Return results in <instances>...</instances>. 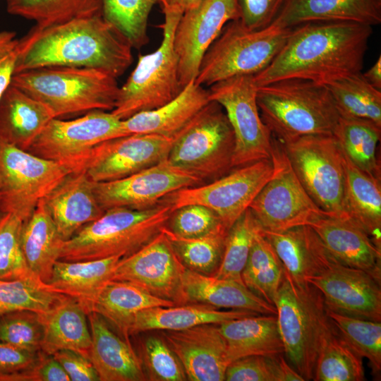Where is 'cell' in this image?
<instances>
[{
    "mask_svg": "<svg viewBox=\"0 0 381 381\" xmlns=\"http://www.w3.org/2000/svg\"><path fill=\"white\" fill-rule=\"evenodd\" d=\"M372 26L345 21L306 23L291 29L279 52L253 75L257 87L284 79L327 85L361 72Z\"/></svg>",
    "mask_w": 381,
    "mask_h": 381,
    "instance_id": "6da1fadb",
    "label": "cell"
},
{
    "mask_svg": "<svg viewBox=\"0 0 381 381\" xmlns=\"http://www.w3.org/2000/svg\"><path fill=\"white\" fill-rule=\"evenodd\" d=\"M133 47L102 16L34 26L20 40L15 73L44 67L95 68L115 78L133 62Z\"/></svg>",
    "mask_w": 381,
    "mask_h": 381,
    "instance_id": "7a4b0ae2",
    "label": "cell"
},
{
    "mask_svg": "<svg viewBox=\"0 0 381 381\" xmlns=\"http://www.w3.org/2000/svg\"><path fill=\"white\" fill-rule=\"evenodd\" d=\"M257 103L263 123L282 143L313 135H333L339 114L324 85L284 79L258 87Z\"/></svg>",
    "mask_w": 381,
    "mask_h": 381,
    "instance_id": "3957f363",
    "label": "cell"
},
{
    "mask_svg": "<svg viewBox=\"0 0 381 381\" xmlns=\"http://www.w3.org/2000/svg\"><path fill=\"white\" fill-rule=\"evenodd\" d=\"M11 85L48 107L55 118L111 111L118 97L116 78L88 68L44 67L15 73Z\"/></svg>",
    "mask_w": 381,
    "mask_h": 381,
    "instance_id": "277c9868",
    "label": "cell"
},
{
    "mask_svg": "<svg viewBox=\"0 0 381 381\" xmlns=\"http://www.w3.org/2000/svg\"><path fill=\"white\" fill-rule=\"evenodd\" d=\"M172 209L159 205L142 210L114 207L64 241L59 259L83 261L128 256L157 236Z\"/></svg>",
    "mask_w": 381,
    "mask_h": 381,
    "instance_id": "5b68a950",
    "label": "cell"
},
{
    "mask_svg": "<svg viewBox=\"0 0 381 381\" xmlns=\"http://www.w3.org/2000/svg\"><path fill=\"white\" fill-rule=\"evenodd\" d=\"M274 306L288 363L304 380H313L320 349L334 329L322 293L308 282L296 284L285 270Z\"/></svg>",
    "mask_w": 381,
    "mask_h": 381,
    "instance_id": "8992f818",
    "label": "cell"
},
{
    "mask_svg": "<svg viewBox=\"0 0 381 381\" xmlns=\"http://www.w3.org/2000/svg\"><path fill=\"white\" fill-rule=\"evenodd\" d=\"M291 29L273 22L254 30L240 19L229 21L205 52L195 83L211 86L232 77L260 72L279 52Z\"/></svg>",
    "mask_w": 381,
    "mask_h": 381,
    "instance_id": "52a82bcc",
    "label": "cell"
},
{
    "mask_svg": "<svg viewBox=\"0 0 381 381\" xmlns=\"http://www.w3.org/2000/svg\"><path fill=\"white\" fill-rule=\"evenodd\" d=\"M163 38L153 52L139 55L126 82L119 87L111 112L121 120L158 108L174 99L183 90L179 59L174 47L176 25L183 13L164 11Z\"/></svg>",
    "mask_w": 381,
    "mask_h": 381,
    "instance_id": "ba28073f",
    "label": "cell"
},
{
    "mask_svg": "<svg viewBox=\"0 0 381 381\" xmlns=\"http://www.w3.org/2000/svg\"><path fill=\"white\" fill-rule=\"evenodd\" d=\"M234 148V134L224 110L210 101L174 138L167 159L207 183L233 169Z\"/></svg>",
    "mask_w": 381,
    "mask_h": 381,
    "instance_id": "9c48e42d",
    "label": "cell"
},
{
    "mask_svg": "<svg viewBox=\"0 0 381 381\" xmlns=\"http://www.w3.org/2000/svg\"><path fill=\"white\" fill-rule=\"evenodd\" d=\"M282 143L294 171L315 204L332 216L349 219L344 202V153L335 137L306 135Z\"/></svg>",
    "mask_w": 381,
    "mask_h": 381,
    "instance_id": "30bf717a",
    "label": "cell"
},
{
    "mask_svg": "<svg viewBox=\"0 0 381 381\" xmlns=\"http://www.w3.org/2000/svg\"><path fill=\"white\" fill-rule=\"evenodd\" d=\"M72 171L0 140V212L25 222Z\"/></svg>",
    "mask_w": 381,
    "mask_h": 381,
    "instance_id": "8fae6325",
    "label": "cell"
},
{
    "mask_svg": "<svg viewBox=\"0 0 381 381\" xmlns=\"http://www.w3.org/2000/svg\"><path fill=\"white\" fill-rule=\"evenodd\" d=\"M271 159L273 175L248 207L261 228L282 231L306 226L317 217L330 215L310 198L294 171L282 143L274 137Z\"/></svg>",
    "mask_w": 381,
    "mask_h": 381,
    "instance_id": "7c38bea8",
    "label": "cell"
},
{
    "mask_svg": "<svg viewBox=\"0 0 381 381\" xmlns=\"http://www.w3.org/2000/svg\"><path fill=\"white\" fill-rule=\"evenodd\" d=\"M253 75L232 77L208 90L210 100L222 106L234 134L233 169L271 159L273 136L260 117Z\"/></svg>",
    "mask_w": 381,
    "mask_h": 381,
    "instance_id": "4fadbf2b",
    "label": "cell"
},
{
    "mask_svg": "<svg viewBox=\"0 0 381 381\" xmlns=\"http://www.w3.org/2000/svg\"><path fill=\"white\" fill-rule=\"evenodd\" d=\"M273 172L271 159L260 160L234 169L210 182L175 190L160 203L169 205L172 211L190 204L205 206L214 211L229 229L249 207Z\"/></svg>",
    "mask_w": 381,
    "mask_h": 381,
    "instance_id": "5bb4252c",
    "label": "cell"
},
{
    "mask_svg": "<svg viewBox=\"0 0 381 381\" xmlns=\"http://www.w3.org/2000/svg\"><path fill=\"white\" fill-rule=\"evenodd\" d=\"M126 135L123 120L111 111L94 110L70 120L52 119L28 151L73 171L96 145Z\"/></svg>",
    "mask_w": 381,
    "mask_h": 381,
    "instance_id": "9a60e30c",
    "label": "cell"
},
{
    "mask_svg": "<svg viewBox=\"0 0 381 381\" xmlns=\"http://www.w3.org/2000/svg\"><path fill=\"white\" fill-rule=\"evenodd\" d=\"M205 182L171 164L167 159L125 178L93 182V191L105 211L114 207L142 210L155 207L169 193Z\"/></svg>",
    "mask_w": 381,
    "mask_h": 381,
    "instance_id": "2e32d148",
    "label": "cell"
},
{
    "mask_svg": "<svg viewBox=\"0 0 381 381\" xmlns=\"http://www.w3.org/2000/svg\"><path fill=\"white\" fill-rule=\"evenodd\" d=\"M238 19L237 0H200L182 14L174 37L182 88L195 80L205 52L226 24Z\"/></svg>",
    "mask_w": 381,
    "mask_h": 381,
    "instance_id": "e0dca14e",
    "label": "cell"
},
{
    "mask_svg": "<svg viewBox=\"0 0 381 381\" xmlns=\"http://www.w3.org/2000/svg\"><path fill=\"white\" fill-rule=\"evenodd\" d=\"M335 313L381 322L380 282L367 272L344 265L329 253L316 274L306 279Z\"/></svg>",
    "mask_w": 381,
    "mask_h": 381,
    "instance_id": "ac0fdd59",
    "label": "cell"
},
{
    "mask_svg": "<svg viewBox=\"0 0 381 381\" xmlns=\"http://www.w3.org/2000/svg\"><path fill=\"white\" fill-rule=\"evenodd\" d=\"M174 138L129 134L104 141L79 166L93 182L119 180L167 159Z\"/></svg>",
    "mask_w": 381,
    "mask_h": 381,
    "instance_id": "d6986e66",
    "label": "cell"
},
{
    "mask_svg": "<svg viewBox=\"0 0 381 381\" xmlns=\"http://www.w3.org/2000/svg\"><path fill=\"white\" fill-rule=\"evenodd\" d=\"M184 269L162 230L139 250L121 258L111 280L133 283L154 296L182 305L184 301L181 279Z\"/></svg>",
    "mask_w": 381,
    "mask_h": 381,
    "instance_id": "ffe728a7",
    "label": "cell"
},
{
    "mask_svg": "<svg viewBox=\"0 0 381 381\" xmlns=\"http://www.w3.org/2000/svg\"><path fill=\"white\" fill-rule=\"evenodd\" d=\"M162 337L181 362L187 380H224L230 361L219 324L164 330Z\"/></svg>",
    "mask_w": 381,
    "mask_h": 381,
    "instance_id": "44dd1931",
    "label": "cell"
},
{
    "mask_svg": "<svg viewBox=\"0 0 381 381\" xmlns=\"http://www.w3.org/2000/svg\"><path fill=\"white\" fill-rule=\"evenodd\" d=\"M327 252L340 263L363 270L381 282V248L350 219L324 215L309 222Z\"/></svg>",
    "mask_w": 381,
    "mask_h": 381,
    "instance_id": "7402d4cb",
    "label": "cell"
},
{
    "mask_svg": "<svg viewBox=\"0 0 381 381\" xmlns=\"http://www.w3.org/2000/svg\"><path fill=\"white\" fill-rule=\"evenodd\" d=\"M92 185L93 181L85 171H73L43 199L64 241L71 238L83 226L104 213L97 200Z\"/></svg>",
    "mask_w": 381,
    "mask_h": 381,
    "instance_id": "603a6c76",
    "label": "cell"
},
{
    "mask_svg": "<svg viewBox=\"0 0 381 381\" xmlns=\"http://www.w3.org/2000/svg\"><path fill=\"white\" fill-rule=\"evenodd\" d=\"M92 344L88 358L100 381H143L147 377L140 358L128 339H121L99 314L87 313Z\"/></svg>",
    "mask_w": 381,
    "mask_h": 381,
    "instance_id": "cb8c5ba5",
    "label": "cell"
},
{
    "mask_svg": "<svg viewBox=\"0 0 381 381\" xmlns=\"http://www.w3.org/2000/svg\"><path fill=\"white\" fill-rule=\"evenodd\" d=\"M208 90L193 80L167 104L123 120L129 134H155L174 138L209 102Z\"/></svg>",
    "mask_w": 381,
    "mask_h": 381,
    "instance_id": "d4e9b609",
    "label": "cell"
},
{
    "mask_svg": "<svg viewBox=\"0 0 381 381\" xmlns=\"http://www.w3.org/2000/svg\"><path fill=\"white\" fill-rule=\"evenodd\" d=\"M381 23L380 0H286L274 23L285 28L311 22Z\"/></svg>",
    "mask_w": 381,
    "mask_h": 381,
    "instance_id": "484cf974",
    "label": "cell"
},
{
    "mask_svg": "<svg viewBox=\"0 0 381 381\" xmlns=\"http://www.w3.org/2000/svg\"><path fill=\"white\" fill-rule=\"evenodd\" d=\"M184 304L202 303L262 315H277L275 306L262 299L244 284L202 274L185 267L181 279Z\"/></svg>",
    "mask_w": 381,
    "mask_h": 381,
    "instance_id": "4316f807",
    "label": "cell"
},
{
    "mask_svg": "<svg viewBox=\"0 0 381 381\" xmlns=\"http://www.w3.org/2000/svg\"><path fill=\"white\" fill-rule=\"evenodd\" d=\"M54 118L48 107L11 84L0 98V140L28 151Z\"/></svg>",
    "mask_w": 381,
    "mask_h": 381,
    "instance_id": "83f0119b",
    "label": "cell"
},
{
    "mask_svg": "<svg viewBox=\"0 0 381 381\" xmlns=\"http://www.w3.org/2000/svg\"><path fill=\"white\" fill-rule=\"evenodd\" d=\"M256 315L259 314L243 310H221L202 303L157 306L143 310L134 315L128 327L127 337L147 331L181 330L203 324H220Z\"/></svg>",
    "mask_w": 381,
    "mask_h": 381,
    "instance_id": "f1b7e54d",
    "label": "cell"
},
{
    "mask_svg": "<svg viewBox=\"0 0 381 381\" xmlns=\"http://www.w3.org/2000/svg\"><path fill=\"white\" fill-rule=\"evenodd\" d=\"M175 305L174 302L154 296L133 283L109 280L83 306L87 313L94 312L101 315L128 339V327L137 313L150 308Z\"/></svg>",
    "mask_w": 381,
    "mask_h": 381,
    "instance_id": "f546056e",
    "label": "cell"
},
{
    "mask_svg": "<svg viewBox=\"0 0 381 381\" xmlns=\"http://www.w3.org/2000/svg\"><path fill=\"white\" fill-rule=\"evenodd\" d=\"M219 327L230 363L250 356L284 354L277 315L259 314L233 319L219 324Z\"/></svg>",
    "mask_w": 381,
    "mask_h": 381,
    "instance_id": "4dcf8cb0",
    "label": "cell"
},
{
    "mask_svg": "<svg viewBox=\"0 0 381 381\" xmlns=\"http://www.w3.org/2000/svg\"><path fill=\"white\" fill-rule=\"evenodd\" d=\"M294 282L304 285L306 279L317 274L327 252L320 239L308 226H299L282 231L263 229Z\"/></svg>",
    "mask_w": 381,
    "mask_h": 381,
    "instance_id": "1f68e13d",
    "label": "cell"
},
{
    "mask_svg": "<svg viewBox=\"0 0 381 381\" xmlns=\"http://www.w3.org/2000/svg\"><path fill=\"white\" fill-rule=\"evenodd\" d=\"M40 315L44 325L42 352L53 355L58 351L71 350L88 358L92 338L87 313L77 299L69 296Z\"/></svg>",
    "mask_w": 381,
    "mask_h": 381,
    "instance_id": "d6a6232c",
    "label": "cell"
},
{
    "mask_svg": "<svg viewBox=\"0 0 381 381\" xmlns=\"http://www.w3.org/2000/svg\"><path fill=\"white\" fill-rule=\"evenodd\" d=\"M344 157L347 215L381 248V179L358 168L344 154Z\"/></svg>",
    "mask_w": 381,
    "mask_h": 381,
    "instance_id": "836d02e7",
    "label": "cell"
},
{
    "mask_svg": "<svg viewBox=\"0 0 381 381\" xmlns=\"http://www.w3.org/2000/svg\"><path fill=\"white\" fill-rule=\"evenodd\" d=\"M43 200L23 223L21 245L31 272L48 284L64 243Z\"/></svg>",
    "mask_w": 381,
    "mask_h": 381,
    "instance_id": "e575fe53",
    "label": "cell"
},
{
    "mask_svg": "<svg viewBox=\"0 0 381 381\" xmlns=\"http://www.w3.org/2000/svg\"><path fill=\"white\" fill-rule=\"evenodd\" d=\"M121 258L55 262L48 282L55 290L77 299L83 306L109 280Z\"/></svg>",
    "mask_w": 381,
    "mask_h": 381,
    "instance_id": "d590c367",
    "label": "cell"
},
{
    "mask_svg": "<svg viewBox=\"0 0 381 381\" xmlns=\"http://www.w3.org/2000/svg\"><path fill=\"white\" fill-rule=\"evenodd\" d=\"M285 268L273 246L258 231L243 270L244 285L258 296L274 306Z\"/></svg>",
    "mask_w": 381,
    "mask_h": 381,
    "instance_id": "8d00e7d4",
    "label": "cell"
},
{
    "mask_svg": "<svg viewBox=\"0 0 381 381\" xmlns=\"http://www.w3.org/2000/svg\"><path fill=\"white\" fill-rule=\"evenodd\" d=\"M333 135L353 164L381 179L380 164L376 155L381 126L364 119L339 116Z\"/></svg>",
    "mask_w": 381,
    "mask_h": 381,
    "instance_id": "74e56055",
    "label": "cell"
},
{
    "mask_svg": "<svg viewBox=\"0 0 381 381\" xmlns=\"http://www.w3.org/2000/svg\"><path fill=\"white\" fill-rule=\"evenodd\" d=\"M6 10L44 28L102 16V0H6Z\"/></svg>",
    "mask_w": 381,
    "mask_h": 381,
    "instance_id": "f35d334b",
    "label": "cell"
},
{
    "mask_svg": "<svg viewBox=\"0 0 381 381\" xmlns=\"http://www.w3.org/2000/svg\"><path fill=\"white\" fill-rule=\"evenodd\" d=\"M340 116L360 119L381 126V90L358 72L327 85Z\"/></svg>",
    "mask_w": 381,
    "mask_h": 381,
    "instance_id": "ab89813d",
    "label": "cell"
},
{
    "mask_svg": "<svg viewBox=\"0 0 381 381\" xmlns=\"http://www.w3.org/2000/svg\"><path fill=\"white\" fill-rule=\"evenodd\" d=\"M68 297L35 276L0 279V315L18 310L45 314Z\"/></svg>",
    "mask_w": 381,
    "mask_h": 381,
    "instance_id": "60d3db41",
    "label": "cell"
},
{
    "mask_svg": "<svg viewBox=\"0 0 381 381\" xmlns=\"http://www.w3.org/2000/svg\"><path fill=\"white\" fill-rule=\"evenodd\" d=\"M327 314L339 336L356 354L368 360L372 374L380 379L381 322L341 315L327 308Z\"/></svg>",
    "mask_w": 381,
    "mask_h": 381,
    "instance_id": "b9f144b4",
    "label": "cell"
},
{
    "mask_svg": "<svg viewBox=\"0 0 381 381\" xmlns=\"http://www.w3.org/2000/svg\"><path fill=\"white\" fill-rule=\"evenodd\" d=\"M173 250L185 267L210 276L216 273L224 251L229 229L197 238H183L162 229Z\"/></svg>",
    "mask_w": 381,
    "mask_h": 381,
    "instance_id": "7bdbcfd3",
    "label": "cell"
},
{
    "mask_svg": "<svg viewBox=\"0 0 381 381\" xmlns=\"http://www.w3.org/2000/svg\"><path fill=\"white\" fill-rule=\"evenodd\" d=\"M365 380L363 358L348 346L334 329L320 349L315 368L313 380L363 381Z\"/></svg>",
    "mask_w": 381,
    "mask_h": 381,
    "instance_id": "ee69618b",
    "label": "cell"
},
{
    "mask_svg": "<svg viewBox=\"0 0 381 381\" xmlns=\"http://www.w3.org/2000/svg\"><path fill=\"white\" fill-rule=\"evenodd\" d=\"M260 226L248 208L227 233L222 258L214 277L243 284L241 274Z\"/></svg>",
    "mask_w": 381,
    "mask_h": 381,
    "instance_id": "f6af8a7d",
    "label": "cell"
},
{
    "mask_svg": "<svg viewBox=\"0 0 381 381\" xmlns=\"http://www.w3.org/2000/svg\"><path fill=\"white\" fill-rule=\"evenodd\" d=\"M159 0H102L103 18L117 28L133 48L148 42L147 22Z\"/></svg>",
    "mask_w": 381,
    "mask_h": 381,
    "instance_id": "bcb514c9",
    "label": "cell"
},
{
    "mask_svg": "<svg viewBox=\"0 0 381 381\" xmlns=\"http://www.w3.org/2000/svg\"><path fill=\"white\" fill-rule=\"evenodd\" d=\"M24 222L11 213H0V279L35 276L25 261L21 245Z\"/></svg>",
    "mask_w": 381,
    "mask_h": 381,
    "instance_id": "7dc6e473",
    "label": "cell"
},
{
    "mask_svg": "<svg viewBox=\"0 0 381 381\" xmlns=\"http://www.w3.org/2000/svg\"><path fill=\"white\" fill-rule=\"evenodd\" d=\"M44 325L40 314L18 310L0 315V341L22 349L42 351Z\"/></svg>",
    "mask_w": 381,
    "mask_h": 381,
    "instance_id": "c3c4849f",
    "label": "cell"
},
{
    "mask_svg": "<svg viewBox=\"0 0 381 381\" xmlns=\"http://www.w3.org/2000/svg\"><path fill=\"white\" fill-rule=\"evenodd\" d=\"M166 227L183 238H197L223 229H229L211 209L198 204H190L174 210Z\"/></svg>",
    "mask_w": 381,
    "mask_h": 381,
    "instance_id": "681fc988",
    "label": "cell"
},
{
    "mask_svg": "<svg viewBox=\"0 0 381 381\" xmlns=\"http://www.w3.org/2000/svg\"><path fill=\"white\" fill-rule=\"evenodd\" d=\"M143 366L150 380L157 381L187 380L184 369L164 339L149 336L142 344Z\"/></svg>",
    "mask_w": 381,
    "mask_h": 381,
    "instance_id": "f907efd6",
    "label": "cell"
},
{
    "mask_svg": "<svg viewBox=\"0 0 381 381\" xmlns=\"http://www.w3.org/2000/svg\"><path fill=\"white\" fill-rule=\"evenodd\" d=\"M274 356H250L237 359L227 367L226 381H276Z\"/></svg>",
    "mask_w": 381,
    "mask_h": 381,
    "instance_id": "816d5d0a",
    "label": "cell"
},
{
    "mask_svg": "<svg viewBox=\"0 0 381 381\" xmlns=\"http://www.w3.org/2000/svg\"><path fill=\"white\" fill-rule=\"evenodd\" d=\"M240 20L250 30H260L272 24L286 0H237Z\"/></svg>",
    "mask_w": 381,
    "mask_h": 381,
    "instance_id": "f5cc1de1",
    "label": "cell"
},
{
    "mask_svg": "<svg viewBox=\"0 0 381 381\" xmlns=\"http://www.w3.org/2000/svg\"><path fill=\"white\" fill-rule=\"evenodd\" d=\"M45 355L42 351H30L0 341V375L34 368Z\"/></svg>",
    "mask_w": 381,
    "mask_h": 381,
    "instance_id": "db71d44e",
    "label": "cell"
},
{
    "mask_svg": "<svg viewBox=\"0 0 381 381\" xmlns=\"http://www.w3.org/2000/svg\"><path fill=\"white\" fill-rule=\"evenodd\" d=\"M20 40L12 31L0 32V98L11 85L19 54Z\"/></svg>",
    "mask_w": 381,
    "mask_h": 381,
    "instance_id": "11a10c76",
    "label": "cell"
},
{
    "mask_svg": "<svg viewBox=\"0 0 381 381\" xmlns=\"http://www.w3.org/2000/svg\"><path fill=\"white\" fill-rule=\"evenodd\" d=\"M61 365L71 381H100L90 359L76 351L61 350L52 355Z\"/></svg>",
    "mask_w": 381,
    "mask_h": 381,
    "instance_id": "9f6ffc18",
    "label": "cell"
},
{
    "mask_svg": "<svg viewBox=\"0 0 381 381\" xmlns=\"http://www.w3.org/2000/svg\"><path fill=\"white\" fill-rule=\"evenodd\" d=\"M42 381H70L67 373L52 356L46 354L39 364Z\"/></svg>",
    "mask_w": 381,
    "mask_h": 381,
    "instance_id": "6f0895ef",
    "label": "cell"
},
{
    "mask_svg": "<svg viewBox=\"0 0 381 381\" xmlns=\"http://www.w3.org/2000/svg\"><path fill=\"white\" fill-rule=\"evenodd\" d=\"M200 0H159L162 11H175L183 13L195 6Z\"/></svg>",
    "mask_w": 381,
    "mask_h": 381,
    "instance_id": "680465c9",
    "label": "cell"
},
{
    "mask_svg": "<svg viewBox=\"0 0 381 381\" xmlns=\"http://www.w3.org/2000/svg\"><path fill=\"white\" fill-rule=\"evenodd\" d=\"M363 75L366 80L373 87L381 90V56L380 55L377 61Z\"/></svg>",
    "mask_w": 381,
    "mask_h": 381,
    "instance_id": "91938a15",
    "label": "cell"
},
{
    "mask_svg": "<svg viewBox=\"0 0 381 381\" xmlns=\"http://www.w3.org/2000/svg\"><path fill=\"white\" fill-rule=\"evenodd\" d=\"M380 1H381V0H380Z\"/></svg>",
    "mask_w": 381,
    "mask_h": 381,
    "instance_id": "94428289",
    "label": "cell"
},
{
    "mask_svg": "<svg viewBox=\"0 0 381 381\" xmlns=\"http://www.w3.org/2000/svg\"><path fill=\"white\" fill-rule=\"evenodd\" d=\"M1 213V212H0Z\"/></svg>",
    "mask_w": 381,
    "mask_h": 381,
    "instance_id": "6125c7cd",
    "label": "cell"
}]
</instances>
